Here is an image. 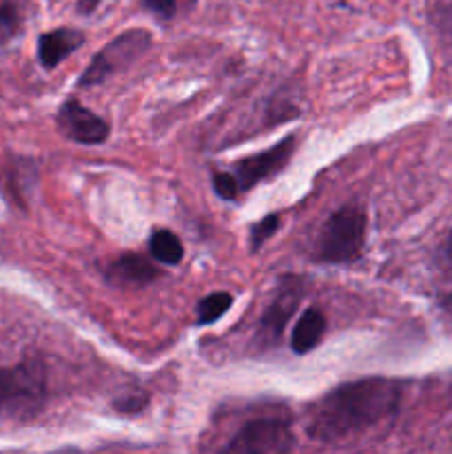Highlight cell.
<instances>
[{"label":"cell","instance_id":"e0dca14e","mask_svg":"<svg viewBox=\"0 0 452 454\" xmlns=\"http://www.w3.org/2000/svg\"><path fill=\"white\" fill-rule=\"evenodd\" d=\"M213 189H215V193L224 200L238 198L239 193L238 184H235V177L230 176V173H215V176H213Z\"/></svg>","mask_w":452,"mask_h":454},{"label":"cell","instance_id":"d6986e66","mask_svg":"<svg viewBox=\"0 0 452 454\" xmlns=\"http://www.w3.org/2000/svg\"><path fill=\"white\" fill-rule=\"evenodd\" d=\"M144 4L155 13V16L168 20V18H173L177 13L180 0H144Z\"/></svg>","mask_w":452,"mask_h":454},{"label":"cell","instance_id":"52a82bcc","mask_svg":"<svg viewBox=\"0 0 452 454\" xmlns=\"http://www.w3.org/2000/svg\"><path fill=\"white\" fill-rule=\"evenodd\" d=\"M56 122L66 140L80 145H102L109 137V124L75 100H66L60 106Z\"/></svg>","mask_w":452,"mask_h":454},{"label":"cell","instance_id":"7c38bea8","mask_svg":"<svg viewBox=\"0 0 452 454\" xmlns=\"http://www.w3.org/2000/svg\"><path fill=\"white\" fill-rule=\"evenodd\" d=\"M149 251L160 264H180L184 257V247L180 238L171 231H155L149 239Z\"/></svg>","mask_w":452,"mask_h":454},{"label":"cell","instance_id":"8fae6325","mask_svg":"<svg viewBox=\"0 0 452 454\" xmlns=\"http://www.w3.org/2000/svg\"><path fill=\"white\" fill-rule=\"evenodd\" d=\"M323 333H326V317L319 309H306L300 315L292 331L291 346L297 355H306L322 341Z\"/></svg>","mask_w":452,"mask_h":454},{"label":"cell","instance_id":"5b68a950","mask_svg":"<svg viewBox=\"0 0 452 454\" xmlns=\"http://www.w3.org/2000/svg\"><path fill=\"white\" fill-rule=\"evenodd\" d=\"M295 437L286 421L257 419L244 426L220 454H291Z\"/></svg>","mask_w":452,"mask_h":454},{"label":"cell","instance_id":"9c48e42d","mask_svg":"<svg viewBox=\"0 0 452 454\" xmlns=\"http://www.w3.org/2000/svg\"><path fill=\"white\" fill-rule=\"evenodd\" d=\"M106 278H109V282L120 284V286H144V284L153 282L158 278V270L146 257L127 253V255L111 262V266L106 269Z\"/></svg>","mask_w":452,"mask_h":454},{"label":"cell","instance_id":"3957f363","mask_svg":"<svg viewBox=\"0 0 452 454\" xmlns=\"http://www.w3.org/2000/svg\"><path fill=\"white\" fill-rule=\"evenodd\" d=\"M44 399V371L40 364L25 362L0 371V412L29 415Z\"/></svg>","mask_w":452,"mask_h":454},{"label":"cell","instance_id":"ba28073f","mask_svg":"<svg viewBox=\"0 0 452 454\" xmlns=\"http://www.w3.org/2000/svg\"><path fill=\"white\" fill-rule=\"evenodd\" d=\"M297 304H300V288L295 284H284L279 295L275 297V301L269 306L264 317H261V340L277 341L282 337L284 328H286L288 319L295 313Z\"/></svg>","mask_w":452,"mask_h":454},{"label":"cell","instance_id":"7a4b0ae2","mask_svg":"<svg viewBox=\"0 0 452 454\" xmlns=\"http://www.w3.org/2000/svg\"><path fill=\"white\" fill-rule=\"evenodd\" d=\"M366 239V215L357 207H344L332 213L317 238V257L331 264L353 262Z\"/></svg>","mask_w":452,"mask_h":454},{"label":"cell","instance_id":"2e32d148","mask_svg":"<svg viewBox=\"0 0 452 454\" xmlns=\"http://www.w3.org/2000/svg\"><path fill=\"white\" fill-rule=\"evenodd\" d=\"M443 279H446V293L441 295V304L446 306V310L452 313V229L450 235L446 239V247H443Z\"/></svg>","mask_w":452,"mask_h":454},{"label":"cell","instance_id":"4fadbf2b","mask_svg":"<svg viewBox=\"0 0 452 454\" xmlns=\"http://www.w3.org/2000/svg\"><path fill=\"white\" fill-rule=\"evenodd\" d=\"M233 304V297L229 293H211V295L202 297L198 304V324H211L217 322L226 310Z\"/></svg>","mask_w":452,"mask_h":454},{"label":"cell","instance_id":"8992f818","mask_svg":"<svg viewBox=\"0 0 452 454\" xmlns=\"http://www.w3.org/2000/svg\"><path fill=\"white\" fill-rule=\"evenodd\" d=\"M292 151H295V136H288L279 145L270 146V149L261 151V153L239 160L233 167V171H229L235 177V184H238L239 193L253 189L255 184H260V182L269 180L275 173L282 171L288 164V160H291Z\"/></svg>","mask_w":452,"mask_h":454},{"label":"cell","instance_id":"6da1fadb","mask_svg":"<svg viewBox=\"0 0 452 454\" xmlns=\"http://www.w3.org/2000/svg\"><path fill=\"white\" fill-rule=\"evenodd\" d=\"M401 390L388 380H362L323 395L310 411L308 434L337 442L388 419L399 406Z\"/></svg>","mask_w":452,"mask_h":454},{"label":"cell","instance_id":"5bb4252c","mask_svg":"<svg viewBox=\"0 0 452 454\" xmlns=\"http://www.w3.org/2000/svg\"><path fill=\"white\" fill-rule=\"evenodd\" d=\"M22 16L13 0H0V44H7L20 31Z\"/></svg>","mask_w":452,"mask_h":454},{"label":"cell","instance_id":"277c9868","mask_svg":"<svg viewBox=\"0 0 452 454\" xmlns=\"http://www.w3.org/2000/svg\"><path fill=\"white\" fill-rule=\"evenodd\" d=\"M151 35L144 29H131L127 34L118 35L115 40H111L100 53L91 60L89 69L84 71L80 84L82 87H93V84L105 82L106 78L115 74V71L124 69L127 65H131L137 56L149 49Z\"/></svg>","mask_w":452,"mask_h":454},{"label":"cell","instance_id":"9a60e30c","mask_svg":"<svg viewBox=\"0 0 452 454\" xmlns=\"http://www.w3.org/2000/svg\"><path fill=\"white\" fill-rule=\"evenodd\" d=\"M277 229H279V215H275V213L273 215H266L261 222H257V224L251 229L253 251H257V248H260L261 244H264Z\"/></svg>","mask_w":452,"mask_h":454},{"label":"cell","instance_id":"30bf717a","mask_svg":"<svg viewBox=\"0 0 452 454\" xmlns=\"http://www.w3.org/2000/svg\"><path fill=\"white\" fill-rule=\"evenodd\" d=\"M84 43V35L75 29H56L43 34L38 40V58L44 69H53L66 56L75 51Z\"/></svg>","mask_w":452,"mask_h":454},{"label":"cell","instance_id":"ac0fdd59","mask_svg":"<svg viewBox=\"0 0 452 454\" xmlns=\"http://www.w3.org/2000/svg\"><path fill=\"white\" fill-rule=\"evenodd\" d=\"M434 20L446 34L452 35V0H437L434 3Z\"/></svg>","mask_w":452,"mask_h":454}]
</instances>
